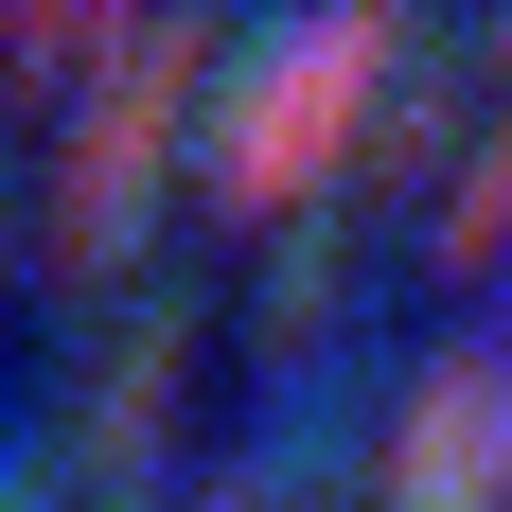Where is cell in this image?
<instances>
[{
    "mask_svg": "<svg viewBox=\"0 0 512 512\" xmlns=\"http://www.w3.org/2000/svg\"><path fill=\"white\" fill-rule=\"evenodd\" d=\"M495 230H512V124L477 142V177H460V248H495Z\"/></svg>",
    "mask_w": 512,
    "mask_h": 512,
    "instance_id": "7a4b0ae2",
    "label": "cell"
},
{
    "mask_svg": "<svg viewBox=\"0 0 512 512\" xmlns=\"http://www.w3.org/2000/svg\"><path fill=\"white\" fill-rule=\"evenodd\" d=\"M318 106H354V36L283 71V106H265V177H283V159H318Z\"/></svg>",
    "mask_w": 512,
    "mask_h": 512,
    "instance_id": "6da1fadb",
    "label": "cell"
}]
</instances>
